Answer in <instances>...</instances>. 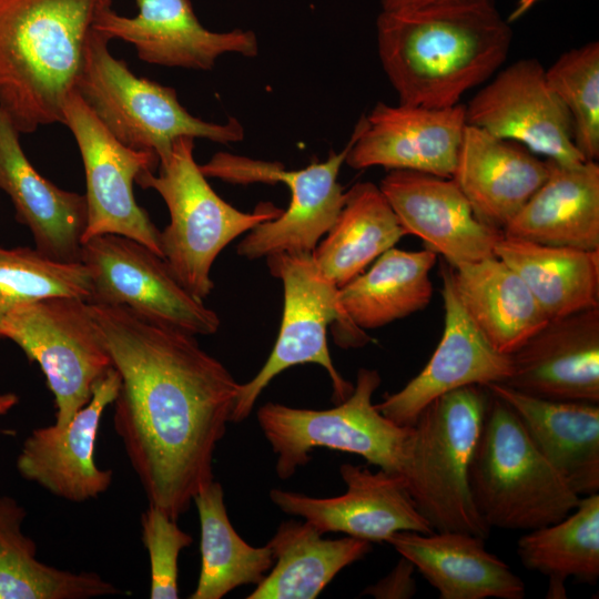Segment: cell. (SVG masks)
<instances>
[{
	"mask_svg": "<svg viewBox=\"0 0 599 599\" xmlns=\"http://www.w3.org/2000/svg\"><path fill=\"white\" fill-rule=\"evenodd\" d=\"M275 565L247 599H314L337 573L364 558L372 542L324 538L307 521H283L267 542Z\"/></svg>",
	"mask_w": 599,
	"mask_h": 599,
	"instance_id": "cell-28",
	"label": "cell"
},
{
	"mask_svg": "<svg viewBox=\"0 0 599 599\" xmlns=\"http://www.w3.org/2000/svg\"><path fill=\"white\" fill-rule=\"evenodd\" d=\"M62 124L74 136L85 173L88 221L83 242L95 235L119 234L162 256L161 231L133 194L136 176L154 172L159 158L119 142L75 91L67 99Z\"/></svg>",
	"mask_w": 599,
	"mask_h": 599,
	"instance_id": "cell-13",
	"label": "cell"
},
{
	"mask_svg": "<svg viewBox=\"0 0 599 599\" xmlns=\"http://www.w3.org/2000/svg\"><path fill=\"white\" fill-rule=\"evenodd\" d=\"M193 150V138H179L159 160L158 174L144 171L135 182L156 191L165 202L170 223L161 231L162 256L177 281L203 301L214 288L211 268L222 250L283 210L270 202L252 212L235 209L211 187Z\"/></svg>",
	"mask_w": 599,
	"mask_h": 599,
	"instance_id": "cell-6",
	"label": "cell"
},
{
	"mask_svg": "<svg viewBox=\"0 0 599 599\" xmlns=\"http://www.w3.org/2000/svg\"><path fill=\"white\" fill-rule=\"evenodd\" d=\"M444 329L425 367L402 389L386 394L377 409L400 426H412L437 397L469 385L504 384L511 355L498 352L476 327L455 292L450 266H441Z\"/></svg>",
	"mask_w": 599,
	"mask_h": 599,
	"instance_id": "cell-17",
	"label": "cell"
},
{
	"mask_svg": "<svg viewBox=\"0 0 599 599\" xmlns=\"http://www.w3.org/2000/svg\"><path fill=\"white\" fill-rule=\"evenodd\" d=\"M521 564L548 577L547 598H566L565 581L595 585L599 578V495L580 498L561 520L527 530L517 542Z\"/></svg>",
	"mask_w": 599,
	"mask_h": 599,
	"instance_id": "cell-33",
	"label": "cell"
},
{
	"mask_svg": "<svg viewBox=\"0 0 599 599\" xmlns=\"http://www.w3.org/2000/svg\"><path fill=\"white\" fill-rule=\"evenodd\" d=\"M549 174L504 227L506 236L538 244L599 250V165L547 160Z\"/></svg>",
	"mask_w": 599,
	"mask_h": 599,
	"instance_id": "cell-26",
	"label": "cell"
},
{
	"mask_svg": "<svg viewBox=\"0 0 599 599\" xmlns=\"http://www.w3.org/2000/svg\"><path fill=\"white\" fill-rule=\"evenodd\" d=\"M88 309L120 378L114 429L149 504L177 520L214 480L241 384L195 335L121 305Z\"/></svg>",
	"mask_w": 599,
	"mask_h": 599,
	"instance_id": "cell-1",
	"label": "cell"
},
{
	"mask_svg": "<svg viewBox=\"0 0 599 599\" xmlns=\"http://www.w3.org/2000/svg\"><path fill=\"white\" fill-rule=\"evenodd\" d=\"M81 263L90 275L88 303L125 306L192 335L220 328L219 315L177 281L166 261L133 238L92 236L82 243Z\"/></svg>",
	"mask_w": 599,
	"mask_h": 599,
	"instance_id": "cell-12",
	"label": "cell"
},
{
	"mask_svg": "<svg viewBox=\"0 0 599 599\" xmlns=\"http://www.w3.org/2000/svg\"><path fill=\"white\" fill-rule=\"evenodd\" d=\"M380 383L376 369L361 368L351 395L333 408H295L278 403L261 406L257 422L276 455L277 476H293L317 447L358 455L400 476L410 426H400L377 409L373 395Z\"/></svg>",
	"mask_w": 599,
	"mask_h": 599,
	"instance_id": "cell-9",
	"label": "cell"
},
{
	"mask_svg": "<svg viewBox=\"0 0 599 599\" xmlns=\"http://www.w3.org/2000/svg\"><path fill=\"white\" fill-rule=\"evenodd\" d=\"M273 276L284 291L281 327L275 345L258 373L241 384L231 415L232 423L246 419L267 385L290 367L316 364L328 374L333 400L338 404L354 386L335 368L327 346L326 331L336 323L334 336L341 347H358L370 338L344 314L338 302V287L317 266L312 253H277L266 257Z\"/></svg>",
	"mask_w": 599,
	"mask_h": 599,
	"instance_id": "cell-8",
	"label": "cell"
},
{
	"mask_svg": "<svg viewBox=\"0 0 599 599\" xmlns=\"http://www.w3.org/2000/svg\"><path fill=\"white\" fill-rule=\"evenodd\" d=\"M469 484L490 529L527 531L557 522L581 498L541 454L516 412L491 392Z\"/></svg>",
	"mask_w": 599,
	"mask_h": 599,
	"instance_id": "cell-5",
	"label": "cell"
},
{
	"mask_svg": "<svg viewBox=\"0 0 599 599\" xmlns=\"http://www.w3.org/2000/svg\"><path fill=\"white\" fill-rule=\"evenodd\" d=\"M465 104L427 108L378 102L352 133L345 163L451 179L466 128Z\"/></svg>",
	"mask_w": 599,
	"mask_h": 599,
	"instance_id": "cell-15",
	"label": "cell"
},
{
	"mask_svg": "<svg viewBox=\"0 0 599 599\" xmlns=\"http://www.w3.org/2000/svg\"><path fill=\"white\" fill-rule=\"evenodd\" d=\"M548 174L547 160L467 124L451 179L477 217L502 231Z\"/></svg>",
	"mask_w": 599,
	"mask_h": 599,
	"instance_id": "cell-23",
	"label": "cell"
},
{
	"mask_svg": "<svg viewBox=\"0 0 599 599\" xmlns=\"http://www.w3.org/2000/svg\"><path fill=\"white\" fill-rule=\"evenodd\" d=\"M20 134L0 109V189L9 195L17 220L30 230L39 252L57 262L81 263L85 195L43 177L23 152Z\"/></svg>",
	"mask_w": 599,
	"mask_h": 599,
	"instance_id": "cell-22",
	"label": "cell"
},
{
	"mask_svg": "<svg viewBox=\"0 0 599 599\" xmlns=\"http://www.w3.org/2000/svg\"><path fill=\"white\" fill-rule=\"evenodd\" d=\"M504 385L539 398L599 403V307L549 319L511 354Z\"/></svg>",
	"mask_w": 599,
	"mask_h": 599,
	"instance_id": "cell-21",
	"label": "cell"
},
{
	"mask_svg": "<svg viewBox=\"0 0 599 599\" xmlns=\"http://www.w3.org/2000/svg\"><path fill=\"white\" fill-rule=\"evenodd\" d=\"M325 235L312 254L322 273L341 287L407 234L379 186L359 182L346 191Z\"/></svg>",
	"mask_w": 599,
	"mask_h": 599,
	"instance_id": "cell-31",
	"label": "cell"
},
{
	"mask_svg": "<svg viewBox=\"0 0 599 599\" xmlns=\"http://www.w3.org/2000/svg\"><path fill=\"white\" fill-rule=\"evenodd\" d=\"M468 125L516 142L562 165L587 160L573 142L570 115L550 88L536 58H522L497 71L465 104Z\"/></svg>",
	"mask_w": 599,
	"mask_h": 599,
	"instance_id": "cell-14",
	"label": "cell"
},
{
	"mask_svg": "<svg viewBox=\"0 0 599 599\" xmlns=\"http://www.w3.org/2000/svg\"><path fill=\"white\" fill-rule=\"evenodd\" d=\"M495 255L521 277L549 319L599 307V250L502 235Z\"/></svg>",
	"mask_w": 599,
	"mask_h": 599,
	"instance_id": "cell-29",
	"label": "cell"
},
{
	"mask_svg": "<svg viewBox=\"0 0 599 599\" xmlns=\"http://www.w3.org/2000/svg\"><path fill=\"white\" fill-rule=\"evenodd\" d=\"M546 79L567 109L573 142L587 161L599 158V42L590 41L564 52Z\"/></svg>",
	"mask_w": 599,
	"mask_h": 599,
	"instance_id": "cell-36",
	"label": "cell"
},
{
	"mask_svg": "<svg viewBox=\"0 0 599 599\" xmlns=\"http://www.w3.org/2000/svg\"><path fill=\"white\" fill-rule=\"evenodd\" d=\"M26 516L13 497L0 496V599H90L121 592L99 573L40 561L35 542L22 530Z\"/></svg>",
	"mask_w": 599,
	"mask_h": 599,
	"instance_id": "cell-32",
	"label": "cell"
},
{
	"mask_svg": "<svg viewBox=\"0 0 599 599\" xmlns=\"http://www.w3.org/2000/svg\"><path fill=\"white\" fill-rule=\"evenodd\" d=\"M414 565L400 556V560L395 568L384 579L367 587L365 595H370L379 599H406L412 598L417 590L413 578Z\"/></svg>",
	"mask_w": 599,
	"mask_h": 599,
	"instance_id": "cell-38",
	"label": "cell"
},
{
	"mask_svg": "<svg viewBox=\"0 0 599 599\" xmlns=\"http://www.w3.org/2000/svg\"><path fill=\"white\" fill-rule=\"evenodd\" d=\"M489 396L481 385L448 392L429 403L409 428L400 476L434 531L489 536L469 484Z\"/></svg>",
	"mask_w": 599,
	"mask_h": 599,
	"instance_id": "cell-4",
	"label": "cell"
},
{
	"mask_svg": "<svg viewBox=\"0 0 599 599\" xmlns=\"http://www.w3.org/2000/svg\"><path fill=\"white\" fill-rule=\"evenodd\" d=\"M339 473L346 485L343 495L318 498L274 488L270 498L282 511L302 517L323 535L343 532L383 542L397 531H434L402 476L352 464H343Z\"/></svg>",
	"mask_w": 599,
	"mask_h": 599,
	"instance_id": "cell-18",
	"label": "cell"
},
{
	"mask_svg": "<svg viewBox=\"0 0 599 599\" xmlns=\"http://www.w3.org/2000/svg\"><path fill=\"white\" fill-rule=\"evenodd\" d=\"M450 276L464 309L500 353L511 355L549 321L521 277L496 255L450 266Z\"/></svg>",
	"mask_w": 599,
	"mask_h": 599,
	"instance_id": "cell-27",
	"label": "cell"
},
{
	"mask_svg": "<svg viewBox=\"0 0 599 599\" xmlns=\"http://www.w3.org/2000/svg\"><path fill=\"white\" fill-rule=\"evenodd\" d=\"M484 538L459 531H397L386 542L408 559L440 599H522L524 581L485 548Z\"/></svg>",
	"mask_w": 599,
	"mask_h": 599,
	"instance_id": "cell-24",
	"label": "cell"
},
{
	"mask_svg": "<svg viewBox=\"0 0 599 599\" xmlns=\"http://www.w3.org/2000/svg\"><path fill=\"white\" fill-rule=\"evenodd\" d=\"M437 254L425 248L392 247L369 270L338 287V302L346 317L358 328L374 329L424 309L430 302L429 273Z\"/></svg>",
	"mask_w": 599,
	"mask_h": 599,
	"instance_id": "cell-30",
	"label": "cell"
},
{
	"mask_svg": "<svg viewBox=\"0 0 599 599\" xmlns=\"http://www.w3.org/2000/svg\"><path fill=\"white\" fill-rule=\"evenodd\" d=\"M486 387L516 412L535 445L579 496L598 493V404L539 398L500 383Z\"/></svg>",
	"mask_w": 599,
	"mask_h": 599,
	"instance_id": "cell-25",
	"label": "cell"
},
{
	"mask_svg": "<svg viewBox=\"0 0 599 599\" xmlns=\"http://www.w3.org/2000/svg\"><path fill=\"white\" fill-rule=\"evenodd\" d=\"M109 41L91 29L74 91L123 145L160 160L182 136L223 144L243 140L244 128L235 118L215 123L192 115L173 88L135 75L114 58Z\"/></svg>",
	"mask_w": 599,
	"mask_h": 599,
	"instance_id": "cell-7",
	"label": "cell"
},
{
	"mask_svg": "<svg viewBox=\"0 0 599 599\" xmlns=\"http://www.w3.org/2000/svg\"><path fill=\"white\" fill-rule=\"evenodd\" d=\"M19 403V396L11 392L0 393V417L8 414Z\"/></svg>",
	"mask_w": 599,
	"mask_h": 599,
	"instance_id": "cell-40",
	"label": "cell"
},
{
	"mask_svg": "<svg viewBox=\"0 0 599 599\" xmlns=\"http://www.w3.org/2000/svg\"><path fill=\"white\" fill-rule=\"evenodd\" d=\"M101 0H0V109L20 133L62 123Z\"/></svg>",
	"mask_w": 599,
	"mask_h": 599,
	"instance_id": "cell-3",
	"label": "cell"
},
{
	"mask_svg": "<svg viewBox=\"0 0 599 599\" xmlns=\"http://www.w3.org/2000/svg\"><path fill=\"white\" fill-rule=\"evenodd\" d=\"M134 17L119 14L111 0H101L92 28L109 40L131 43L148 63L170 68L210 70L217 58L258 53L256 34L251 30L211 31L199 21L190 0H135Z\"/></svg>",
	"mask_w": 599,
	"mask_h": 599,
	"instance_id": "cell-16",
	"label": "cell"
},
{
	"mask_svg": "<svg viewBox=\"0 0 599 599\" xmlns=\"http://www.w3.org/2000/svg\"><path fill=\"white\" fill-rule=\"evenodd\" d=\"M4 338L40 366L54 397L58 426L90 400L93 384L112 367L81 297L53 295L18 305L0 324Z\"/></svg>",
	"mask_w": 599,
	"mask_h": 599,
	"instance_id": "cell-10",
	"label": "cell"
},
{
	"mask_svg": "<svg viewBox=\"0 0 599 599\" xmlns=\"http://www.w3.org/2000/svg\"><path fill=\"white\" fill-rule=\"evenodd\" d=\"M453 1H467V0H380L383 11H395L408 8L420 7L425 4L439 3V2H453Z\"/></svg>",
	"mask_w": 599,
	"mask_h": 599,
	"instance_id": "cell-39",
	"label": "cell"
},
{
	"mask_svg": "<svg viewBox=\"0 0 599 599\" xmlns=\"http://www.w3.org/2000/svg\"><path fill=\"white\" fill-rule=\"evenodd\" d=\"M141 528L150 559V598L176 599L179 556L193 539L177 526L175 519L151 504L141 515Z\"/></svg>",
	"mask_w": 599,
	"mask_h": 599,
	"instance_id": "cell-37",
	"label": "cell"
},
{
	"mask_svg": "<svg viewBox=\"0 0 599 599\" xmlns=\"http://www.w3.org/2000/svg\"><path fill=\"white\" fill-rule=\"evenodd\" d=\"M53 295L88 302L91 282L87 266L53 261L35 247H0V324L18 305Z\"/></svg>",
	"mask_w": 599,
	"mask_h": 599,
	"instance_id": "cell-35",
	"label": "cell"
},
{
	"mask_svg": "<svg viewBox=\"0 0 599 599\" xmlns=\"http://www.w3.org/2000/svg\"><path fill=\"white\" fill-rule=\"evenodd\" d=\"M377 49L399 103L427 108L459 104L497 73L512 30L494 0H467L380 11Z\"/></svg>",
	"mask_w": 599,
	"mask_h": 599,
	"instance_id": "cell-2",
	"label": "cell"
},
{
	"mask_svg": "<svg viewBox=\"0 0 599 599\" xmlns=\"http://www.w3.org/2000/svg\"><path fill=\"white\" fill-rule=\"evenodd\" d=\"M201 529V569L191 599H221L233 589L257 586L273 566L270 547H253L233 528L219 481L212 480L193 498Z\"/></svg>",
	"mask_w": 599,
	"mask_h": 599,
	"instance_id": "cell-34",
	"label": "cell"
},
{
	"mask_svg": "<svg viewBox=\"0 0 599 599\" xmlns=\"http://www.w3.org/2000/svg\"><path fill=\"white\" fill-rule=\"evenodd\" d=\"M378 186L406 234L422 238L450 266L495 255L502 231L477 217L453 179L392 170Z\"/></svg>",
	"mask_w": 599,
	"mask_h": 599,
	"instance_id": "cell-20",
	"label": "cell"
},
{
	"mask_svg": "<svg viewBox=\"0 0 599 599\" xmlns=\"http://www.w3.org/2000/svg\"><path fill=\"white\" fill-rule=\"evenodd\" d=\"M119 386V374L111 367L95 380L90 400L68 424L32 429L17 457L19 474L72 502L105 493L113 481V471L97 465L95 441L102 415L113 404Z\"/></svg>",
	"mask_w": 599,
	"mask_h": 599,
	"instance_id": "cell-19",
	"label": "cell"
},
{
	"mask_svg": "<svg viewBox=\"0 0 599 599\" xmlns=\"http://www.w3.org/2000/svg\"><path fill=\"white\" fill-rule=\"evenodd\" d=\"M352 142L351 135L343 150L301 170L227 152H219L200 165L206 177L233 184L283 182L291 191L287 209L248 231L237 244V254L256 260L277 253H312L344 205L346 192L338 174Z\"/></svg>",
	"mask_w": 599,
	"mask_h": 599,
	"instance_id": "cell-11",
	"label": "cell"
}]
</instances>
